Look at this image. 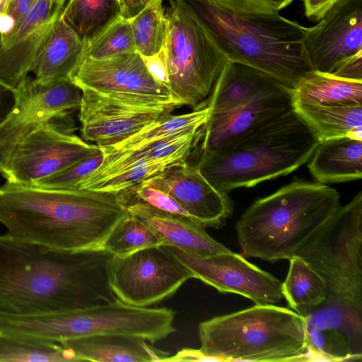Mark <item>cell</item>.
I'll return each mask as SVG.
<instances>
[{
  "label": "cell",
  "instance_id": "cell-1",
  "mask_svg": "<svg viewBox=\"0 0 362 362\" xmlns=\"http://www.w3.org/2000/svg\"><path fill=\"white\" fill-rule=\"evenodd\" d=\"M295 255L326 285L325 301L303 315L310 360H361L362 192L340 206Z\"/></svg>",
  "mask_w": 362,
  "mask_h": 362
},
{
  "label": "cell",
  "instance_id": "cell-2",
  "mask_svg": "<svg viewBox=\"0 0 362 362\" xmlns=\"http://www.w3.org/2000/svg\"><path fill=\"white\" fill-rule=\"evenodd\" d=\"M112 256L104 249L61 250L0 235V310L40 313L113 301Z\"/></svg>",
  "mask_w": 362,
  "mask_h": 362
},
{
  "label": "cell",
  "instance_id": "cell-3",
  "mask_svg": "<svg viewBox=\"0 0 362 362\" xmlns=\"http://www.w3.org/2000/svg\"><path fill=\"white\" fill-rule=\"evenodd\" d=\"M127 214L115 192L8 181L0 187V223L6 234L52 249H103L110 232Z\"/></svg>",
  "mask_w": 362,
  "mask_h": 362
},
{
  "label": "cell",
  "instance_id": "cell-4",
  "mask_svg": "<svg viewBox=\"0 0 362 362\" xmlns=\"http://www.w3.org/2000/svg\"><path fill=\"white\" fill-rule=\"evenodd\" d=\"M228 60L273 78L293 90L315 71L305 48L306 28L270 13H240L209 0H185Z\"/></svg>",
  "mask_w": 362,
  "mask_h": 362
},
{
  "label": "cell",
  "instance_id": "cell-5",
  "mask_svg": "<svg viewBox=\"0 0 362 362\" xmlns=\"http://www.w3.org/2000/svg\"><path fill=\"white\" fill-rule=\"evenodd\" d=\"M338 192L318 182L294 180L256 199L237 222L243 255L290 259L340 206Z\"/></svg>",
  "mask_w": 362,
  "mask_h": 362
},
{
  "label": "cell",
  "instance_id": "cell-6",
  "mask_svg": "<svg viewBox=\"0 0 362 362\" xmlns=\"http://www.w3.org/2000/svg\"><path fill=\"white\" fill-rule=\"evenodd\" d=\"M318 143L293 107L196 165L216 189L228 193L292 173L308 162Z\"/></svg>",
  "mask_w": 362,
  "mask_h": 362
},
{
  "label": "cell",
  "instance_id": "cell-7",
  "mask_svg": "<svg viewBox=\"0 0 362 362\" xmlns=\"http://www.w3.org/2000/svg\"><path fill=\"white\" fill-rule=\"evenodd\" d=\"M198 334L202 361H310L305 317L273 304L202 322Z\"/></svg>",
  "mask_w": 362,
  "mask_h": 362
},
{
  "label": "cell",
  "instance_id": "cell-8",
  "mask_svg": "<svg viewBox=\"0 0 362 362\" xmlns=\"http://www.w3.org/2000/svg\"><path fill=\"white\" fill-rule=\"evenodd\" d=\"M165 13L168 88L182 106L202 107L229 60L185 0L171 1Z\"/></svg>",
  "mask_w": 362,
  "mask_h": 362
},
{
  "label": "cell",
  "instance_id": "cell-9",
  "mask_svg": "<svg viewBox=\"0 0 362 362\" xmlns=\"http://www.w3.org/2000/svg\"><path fill=\"white\" fill-rule=\"evenodd\" d=\"M175 313L167 308L136 307L116 299L88 307L37 314L36 335L45 341H64L98 335L120 334L152 344L175 332Z\"/></svg>",
  "mask_w": 362,
  "mask_h": 362
},
{
  "label": "cell",
  "instance_id": "cell-10",
  "mask_svg": "<svg viewBox=\"0 0 362 362\" xmlns=\"http://www.w3.org/2000/svg\"><path fill=\"white\" fill-rule=\"evenodd\" d=\"M109 286L122 302L148 307L175 293L191 271L165 245L146 247L107 263Z\"/></svg>",
  "mask_w": 362,
  "mask_h": 362
},
{
  "label": "cell",
  "instance_id": "cell-11",
  "mask_svg": "<svg viewBox=\"0 0 362 362\" xmlns=\"http://www.w3.org/2000/svg\"><path fill=\"white\" fill-rule=\"evenodd\" d=\"M15 103L0 124V173L18 145L40 126L79 109L81 89L70 79L42 83L28 77L15 92Z\"/></svg>",
  "mask_w": 362,
  "mask_h": 362
},
{
  "label": "cell",
  "instance_id": "cell-12",
  "mask_svg": "<svg viewBox=\"0 0 362 362\" xmlns=\"http://www.w3.org/2000/svg\"><path fill=\"white\" fill-rule=\"evenodd\" d=\"M70 80L81 90H90L115 99L182 106L170 90L151 76L137 52L100 59L83 58Z\"/></svg>",
  "mask_w": 362,
  "mask_h": 362
},
{
  "label": "cell",
  "instance_id": "cell-13",
  "mask_svg": "<svg viewBox=\"0 0 362 362\" xmlns=\"http://www.w3.org/2000/svg\"><path fill=\"white\" fill-rule=\"evenodd\" d=\"M100 148L52 123L23 139L11 154L2 175L6 181L31 185L98 152Z\"/></svg>",
  "mask_w": 362,
  "mask_h": 362
},
{
  "label": "cell",
  "instance_id": "cell-14",
  "mask_svg": "<svg viewBox=\"0 0 362 362\" xmlns=\"http://www.w3.org/2000/svg\"><path fill=\"white\" fill-rule=\"evenodd\" d=\"M192 273L219 292L244 296L255 304H274L283 298L282 282L271 274L228 252L199 256L165 245Z\"/></svg>",
  "mask_w": 362,
  "mask_h": 362
},
{
  "label": "cell",
  "instance_id": "cell-15",
  "mask_svg": "<svg viewBox=\"0 0 362 362\" xmlns=\"http://www.w3.org/2000/svg\"><path fill=\"white\" fill-rule=\"evenodd\" d=\"M78 118L83 139L100 148L118 144L172 113L176 107L112 98L83 89Z\"/></svg>",
  "mask_w": 362,
  "mask_h": 362
},
{
  "label": "cell",
  "instance_id": "cell-16",
  "mask_svg": "<svg viewBox=\"0 0 362 362\" xmlns=\"http://www.w3.org/2000/svg\"><path fill=\"white\" fill-rule=\"evenodd\" d=\"M66 0H37L24 18L0 35V85L16 92L28 77L35 61Z\"/></svg>",
  "mask_w": 362,
  "mask_h": 362
},
{
  "label": "cell",
  "instance_id": "cell-17",
  "mask_svg": "<svg viewBox=\"0 0 362 362\" xmlns=\"http://www.w3.org/2000/svg\"><path fill=\"white\" fill-rule=\"evenodd\" d=\"M305 48L313 69L328 74L362 53V0H339L317 25L306 28Z\"/></svg>",
  "mask_w": 362,
  "mask_h": 362
},
{
  "label": "cell",
  "instance_id": "cell-18",
  "mask_svg": "<svg viewBox=\"0 0 362 362\" xmlns=\"http://www.w3.org/2000/svg\"><path fill=\"white\" fill-rule=\"evenodd\" d=\"M146 182L170 195L192 220L204 227L218 228L233 212L228 193L216 189L196 164L177 163Z\"/></svg>",
  "mask_w": 362,
  "mask_h": 362
},
{
  "label": "cell",
  "instance_id": "cell-19",
  "mask_svg": "<svg viewBox=\"0 0 362 362\" xmlns=\"http://www.w3.org/2000/svg\"><path fill=\"white\" fill-rule=\"evenodd\" d=\"M293 103V90L286 88L218 112H209L199 158L222 149L257 127L292 110Z\"/></svg>",
  "mask_w": 362,
  "mask_h": 362
},
{
  "label": "cell",
  "instance_id": "cell-20",
  "mask_svg": "<svg viewBox=\"0 0 362 362\" xmlns=\"http://www.w3.org/2000/svg\"><path fill=\"white\" fill-rule=\"evenodd\" d=\"M124 207L151 228L160 238L163 245L204 257L230 250L212 238L202 226L189 218L141 203L129 204Z\"/></svg>",
  "mask_w": 362,
  "mask_h": 362
},
{
  "label": "cell",
  "instance_id": "cell-21",
  "mask_svg": "<svg viewBox=\"0 0 362 362\" xmlns=\"http://www.w3.org/2000/svg\"><path fill=\"white\" fill-rule=\"evenodd\" d=\"M286 88L260 71L228 61L202 107L206 106L209 114L216 113Z\"/></svg>",
  "mask_w": 362,
  "mask_h": 362
},
{
  "label": "cell",
  "instance_id": "cell-22",
  "mask_svg": "<svg viewBox=\"0 0 362 362\" xmlns=\"http://www.w3.org/2000/svg\"><path fill=\"white\" fill-rule=\"evenodd\" d=\"M59 344L78 361L161 362L170 356L141 338L120 334L78 338Z\"/></svg>",
  "mask_w": 362,
  "mask_h": 362
},
{
  "label": "cell",
  "instance_id": "cell-23",
  "mask_svg": "<svg viewBox=\"0 0 362 362\" xmlns=\"http://www.w3.org/2000/svg\"><path fill=\"white\" fill-rule=\"evenodd\" d=\"M203 129L204 126L182 131L124 152L103 153V163L78 184V188L81 189L134 164L160 160L177 154L190 155L202 139Z\"/></svg>",
  "mask_w": 362,
  "mask_h": 362
},
{
  "label": "cell",
  "instance_id": "cell-24",
  "mask_svg": "<svg viewBox=\"0 0 362 362\" xmlns=\"http://www.w3.org/2000/svg\"><path fill=\"white\" fill-rule=\"evenodd\" d=\"M308 167L320 183H338L362 177V139L351 136L319 141Z\"/></svg>",
  "mask_w": 362,
  "mask_h": 362
},
{
  "label": "cell",
  "instance_id": "cell-25",
  "mask_svg": "<svg viewBox=\"0 0 362 362\" xmlns=\"http://www.w3.org/2000/svg\"><path fill=\"white\" fill-rule=\"evenodd\" d=\"M85 45L61 18L40 49L31 71L37 81L50 83L70 79L81 62Z\"/></svg>",
  "mask_w": 362,
  "mask_h": 362
},
{
  "label": "cell",
  "instance_id": "cell-26",
  "mask_svg": "<svg viewBox=\"0 0 362 362\" xmlns=\"http://www.w3.org/2000/svg\"><path fill=\"white\" fill-rule=\"evenodd\" d=\"M293 107L319 141L342 136L362 139V105H322L293 98Z\"/></svg>",
  "mask_w": 362,
  "mask_h": 362
},
{
  "label": "cell",
  "instance_id": "cell-27",
  "mask_svg": "<svg viewBox=\"0 0 362 362\" xmlns=\"http://www.w3.org/2000/svg\"><path fill=\"white\" fill-rule=\"evenodd\" d=\"M122 14L121 0H68L61 18L86 45Z\"/></svg>",
  "mask_w": 362,
  "mask_h": 362
},
{
  "label": "cell",
  "instance_id": "cell-28",
  "mask_svg": "<svg viewBox=\"0 0 362 362\" xmlns=\"http://www.w3.org/2000/svg\"><path fill=\"white\" fill-rule=\"evenodd\" d=\"M294 99L322 105H362V82L314 71L293 90Z\"/></svg>",
  "mask_w": 362,
  "mask_h": 362
},
{
  "label": "cell",
  "instance_id": "cell-29",
  "mask_svg": "<svg viewBox=\"0 0 362 362\" xmlns=\"http://www.w3.org/2000/svg\"><path fill=\"white\" fill-rule=\"evenodd\" d=\"M289 261V269L282 282L283 297L291 309L303 316L325 301L326 285L320 275L301 257L295 255Z\"/></svg>",
  "mask_w": 362,
  "mask_h": 362
},
{
  "label": "cell",
  "instance_id": "cell-30",
  "mask_svg": "<svg viewBox=\"0 0 362 362\" xmlns=\"http://www.w3.org/2000/svg\"><path fill=\"white\" fill-rule=\"evenodd\" d=\"M209 112V108L204 106L185 114H170L118 144L99 148L103 153H120L134 149L182 131L202 127L208 119Z\"/></svg>",
  "mask_w": 362,
  "mask_h": 362
},
{
  "label": "cell",
  "instance_id": "cell-31",
  "mask_svg": "<svg viewBox=\"0 0 362 362\" xmlns=\"http://www.w3.org/2000/svg\"><path fill=\"white\" fill-rule=\"evenodd\" d=\"M76 362L78 359L60 344L43 341L0 329V362Z\"/></svg>",
  "mask_w": 362,
  "mask_h": 362
},
{
  "label": "cell",
  "instance_id": "cell-32",
  "mask_svg": "<svg viewBox=\"0 0 362 362\" xmlns=\"http://www.w3.org/2000/svg\"><path fill=\"white\" fill-rule=\"evenodd\" d=\"M129 21L136 51L141 56L153 55L164 47L168 35V19L163 0H150Z\"/></svg>",
  "mask_w": 362,
  "mask_h": 362
},
{
  "label": "cell",
  "instance_id": "cell-33",
  "mask_svg": "<svg viewBox=\"0 0 362 362\" xmlns=\"http://www.w3.org/2000/svg\"><path fill=\"white\" fill-rule=\"evenodd\" d=\"M163 244L160 238L151 228L128 213L110 232L103 249L112 256L122 257Z\"/></svg>",
  "mask_w": 362,
  "mask_h": 362
},
{
  "label": "cell",
  "instance_id": "cell-34",
  "mask_svg": "<svg viewBox=\"0 0 362 362\" xmlns=\"http://www.w3.org/2000/svg\"><path fill=\"white\" fill-rule=\"evenodd\" d=\"M189 155L177 154L166 158L134 164L104 178L93 182L81 189L117 192L139 184L166 169L187 160Z\"/></svg>",
  "mask_w": 362,
  "mask_h": 362
},
{
  "label": "cell",
  "instance_id": "cell-35",
  "mask_svg": "<svg viewBox=\"0 0 362 362\" xmlns=\"http://www.w3.org/2000/svg\"><path fill=\"white\" fill-rule=\"evenodd\" d=\"M133 52L136 51L130 21L121 16L85 45L83 59H100Z\"/></svg>",
  "mask_w": 362,
  "mask_h": 362
},
{
  "label": "cell",
  "instance_id": "cell-36",
  "mask_svg": "<svg viewBox=\"0 0 362 362\" xmlns=\"http://www.w3.org/2000/svg\"><path fill=\"white\" fill-rule=\"evenodd\" d=\"M103 158L104 154L100 149L72 165L29 185L54 189H77L78 184L103 163Z\"/></svg>",
  "mask_w": 362,
  "mask_h": 362
},
{
  "label": "cell",
  "instance_id": "cell-37",
  "mask_svg": "<svg viewBox=\"0 0 362 362\" xmlns=\"http://www.w3.org/2000/svg\"><path fill=\"white\" fill-rule=\"evenodd\" d=\"M228 10L240 13H270L277 12L273 6L260 0H209Z\"/></svg>",
  "mask_w": 362,
  "mask_h": 362
},
{
  "label": "cell",
  "instance_id": "cell-38",
  "mask_svg": "<svg viewBox=\"0 0 362 362\" xmlns=\"http://www.w3.org/2000/svg\"><path fill=\"white\" fill-rule=\"evenodd\" d=\"M142 58L151 76L159 83L168 88V67L164 47L153 55Z\"/></svg>",
  "mask_w": 362,
  "mask_h": 362
},
{
  "label": "cell",
  "instance_id": "cell-39",
  "mask_svg": "<svg viewBox=\"0 0 362 362\" xmlns=\"http://www.w3.org/2000/svg\"><path fill=\"white\" fill-rule=\"evenodd\" d=\"M330 74L347 81L362 82V53L344 61Z\"/></svg>",
  "mask_w": 362,
  "mask_h": 362
},
{
  "label": "cell",
  "instance_id": "cell-40",
  "mask_svg": "<svg viewBox=\"0 0 362 362\" xmlns=\"http://www.w3.org/2000/svg\"><path fill=\"white\" fill-rule=\"evenodd\" d=\"M305 14L309 19L317 21L322 19L327 12L339 0H303Z\"/></svg>",
  "mask_w": 362,
  "mask_h": 362
},
{
  "label": "cell",
  "instance_id": "cell-41",
  "mask_svg": "<svg viewBox=\"0 0 362 362\" xmlns=\"http://www.w3.org/2000/svg\"><path fill=\"white\" fill-rule=\"evenodd\" d=\"M37 0H11L6 13L13 18L15 25L28 13Z\"/></svg>",
  "mask_w": 362,
  "mask_h": 362
},
{
  "label": "cell",
  "instance_id": "cell-42",
  "mask_svg": "<svg viewBox=\"0 0 362 362\" xmlns=\"http://www.w3.org/2000/svg\"><path fill=\"white\" fill-rule=\"evenodd\" d=\"M15 92L0 85V124L6 118L15 103Z\"/></svg>",
  "mask_w": 362,
  "mask_h": 362
},
{
  "label": "cell",
  "instance_id": "cell-43",
  "mask_svg": "<svg viewBox=\"0 0 362 362\" xmlns=\"http://www.w3.org/2000/svg\"><path fill=\"white\" fill-rule=\"evenodd\" d=\"M123 6L122 16L130 19L136 15L150 0H121Z\"/></svg>",
  "mask_w": 362,
  "mask_h": 362
},
{
  "label": "cell",
  "instance_id": "cell-44",
  "mask_svg": "<svg viewBox=\"0 0 362 362\" xmlns=\"http://www.w3.org/2000/svg\"><path fill=\"white\" fill-rule=\"evenodd\" d=\"M15 21L6 13H0V35L8 33L14 27Z\"/></svg>",
  "mask_w": 362,
  "mask_h": 362
},
{
  "label": "cell",
  "instance_id": "cell-45",
  "mask_svg": "<svg viewBox=\"0 0 362 362\" xmlns=\"http://www.w3.org/2000/svg\"><path fill=\"white\" fill-rule=\"evenodd\" d=\"M279 11L292 3L294 0H260Z\"/></svg>",
  "mask_w": 362,
  "mask_h": 362
},
{
  "label": "cell",
  "instance_id": "cell-46",
  "mask_svg": "<svg viewBox=\"0 0 362 362\" xmlns=\"http://www.w3.org/2000/svg\"><path fill=\"white\" fill-rule=\"evenodd\" d=\"M11 0H0V13H6Z\"/></svg>",
  "mask_w": 362,
  "mask_h": 362
}]
</instances>
